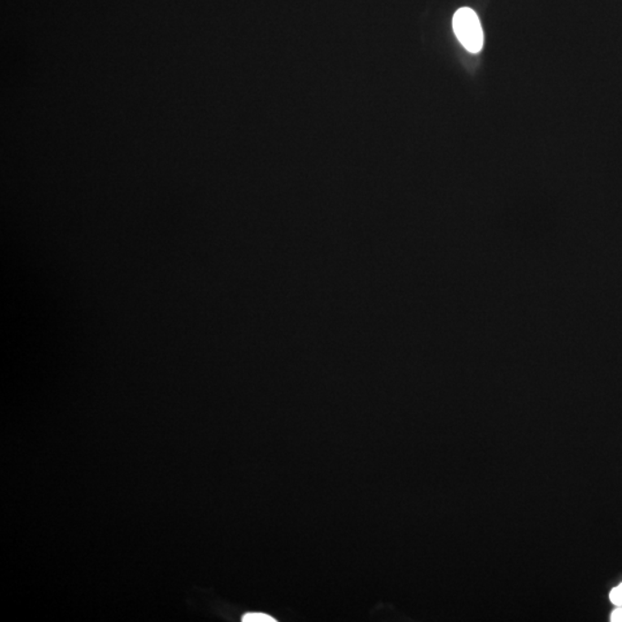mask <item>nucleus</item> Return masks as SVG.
<instances>
[{
  "instance_id": "f257e3e1",
  "label": "nucleus",
  "mask_w": 622,
  "mask_h": 622,
  "mask_svg": "<svg viewBox=\"0 0 622 622\" xmlns=\"http://www.w3.org/2000/svg\"><path fill=\"white\" fill-rule=\"evenodd\" d=\"M454 30L456 38L465 50L472 54H478L482 50L484 35H483L480 17L472 8L463 7L455 12Z\"/></svg>"
},
{
  "instance_id": "20e7f679",
  "label": "nucleus",
  "mask_w": 622,
  "mask_h": 622,
  "mask_svg": "<svg viewBox=\"0 0 622 622\" xmlns=\"http://www.w3.org/2000/svg\"><path fill=\"white\" fill-rule=\"evenodd\" d=\"M611 621L622 622V608H617V610L612 613Z\"/></svg>"
},
{
  "instance_id": "f03ea898",
  "label": "nucleus",
  "mask_w": 622,
  "mask_h": 622,
  "mask_svg": "<svg viewBox=\"0 0 622 622\" xmlns=\"http://www.w3.org/2000/svg\"><path fill=\"white\" fill-rule=\"evenodd\" d=\"M243 622H276L275 617L265 615V613L260 612H251L247 613V615L242 617Z\"/></svg>"
},
{
  "instance_id": "7ed1b4c3",
  "label": "nucleus",
  "mask_w": 622,
  "mask_h": 622,
  "mask_svg": "<svg viewBox=\"0 0 622 622\" xmlns=\"http://www.w3.org/2000/svg\"><path fill=\"white\" fill-rule=\"evenodd\" d=\"M610 598L612 600V603L616 604V606H622V583L619 586H617V588L611 591Z\"/></svg>"
}]
</instances>
